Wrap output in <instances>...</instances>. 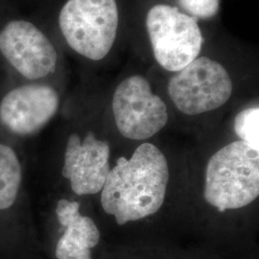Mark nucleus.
<instances>
[{
  "label": "nucleus",
  "mask_w": 259,
  "mask_h": 259,
  "mask_svg": "<svg viewBox=\"0 0 259 259\" xmlns=\"http://www.w3.org/2000/svg\"><path fill=\"white\" fill-rule=\"evenodd\" d=\"M168 181L166 157L154 144L143 143L110 171L101 190L103 209L120 226L146 218L162 206Z\"/></svg>",
  "instance_id": "1"
},
{
  "label": "nucleus",
  "mask_w": 259,
  "mask_h": 259,
  "mask_svg": "<svg viewBox=\"0 0 259 259\" xmlns=\"http://www.w3.org/2000/svg\"><path fill=\"white\" fill-rule=\"evenodd\" d=\"M179 9L192 18L211 19L220 10L221 0H177Z\"/></svg>",
  "instance_id": "13"
},
{
  "label": "nucleus",
  "mask_w": 259,
  "mask_h": 259,
  "mask_svg": "<svg viewBox=\"0 0 259 259\" xmlns=\"http://www.w3.org/2000/svg\"><path fill=\"white\" fill-rule=\"evenodd\" d=\"M167 91L177 109L187 115L215 111L228 102L233 84L224 65L206 56H199L168 81Z\"/></svg>",
  "instance_id": "7"
},
{
  "label": "nucleus",
  "mask_w": 259,
  "mask_h": 259,
  "mask_svg": "<svg viewBox=\"0 0 259 259\" xmlns=\"http://www.w3.org/2000/svg\"><path fill=\"white\" fill-rule=\"evenodd\" d=\"M118 26L116 0H67L59 14V27L67 46L91 61L109 55Z\"/></svg>",
  "instance_id": "4"
},
{
  "label": "nucleus",
  "mask_w": 259,
  "mask_h": 259,
  "mask_svg": "<svg viewBox=\"0 0 259 259\" xmlns=\"http://www.w3.org/2000/svg\"><path fill=\"white\" fill-rule=\"evenodd\" d=\"M60 93L44 82L15 84L0 96V137L23 145L58 113Z\"/></svg>",
  "instance_id": "6"
},
{
  "label": "nucleus",
  "mask_w": 259,
  "mask_h": 259,
  "mask_svg": "<svg viewBox=\"0 0 259 259\" xmlns=\"http://www.w3.org/2000/svg\"><path fill=\"white\" fill-rule=\"evenodd\" d=\"M259 195V150L238 140L208 160L204 199L219 211L251 204Z\"/></svg>",
  "instance_id": "2"
},
{
  "label": "nucleus",
  "mask_w": 259,
  "mask_h": 259,
  "mask_svg": "<svg viewBox=\"0 0 259 259\" xmlns=\"http://www.w3.org/2000/svg\"><path fill=\"white\" fill-rule=\"evenodd\" d=\"M81 203L62 197L56 201L53 217L60 236L56 242V259H93L92 250L101 238L93 218L81 211Z\"/></svg>",
  "instance_id": "11"
},
{
  "label": "nucleus",
  "mask_w": 259,
  "mask_h": 259,
  "mask_svg": "<svg viewBox=\"0 0 259 259\" xmlns=\"http://www.w3.org/2000/svg\"><path fill=\"white\" fill-rule=\"evenodd\" d=\"M32 232L23 145L0 137V253L25 250Z\"/></svg>",
  "instance_id": "3"
},
{
  "label": "nucleus",
  "mask_w": 259,
  "mask_h": 259,
  "mask_svg": "<svg viewBox=\"0 0 259 259\" xmlns=\"http://www.w3.org/2000/svg\"><path fill=\"white\" fill-rule=\"evenodd\" d=\"M234 131L242 141L259 150V108L241 111L234 119Z\"/></svg>",
  "instance_id": "12"
},
{
  "label": "nucleus",
  "mask_w": 259,
  "mask_h": 259,
  "mask_svg": "<svg viewBox=\"0 0 259 259\" xmlns=\"http://www.w3.org/2000/svg\"><path fill=\"white\" fill-rule=\"evenodd\" d=\"M111 108L119 133L133 140L152 138L168 121L166 104L141 75H132L116 87Z\"/></svg>",
  "instance_id": "8"
},
{
  "label": "nucleus",
  "mask_w": 259,
  "mask_h": 259,
  "mask_svg": "<svg viewBox=\"0 0 259 259\" xmlns=\"http://www.w3.org/2000/svg\"><path fill=\"white\" fill-rule=\"evenodd\" d=\"M110 144L93 131L70 132L62 152L60 175L78 197L100 193L110 174Z\"/></svg>",
  "instance_id": "10"
},
{
  "label": "nucleus",
  "mask_w": 259,
  "mask_h": 259,
  "mask_svg": "<svg viewBox=\"0 0 259 259\" xmlns=\"http://www.w3.org/2000/svg\"><path fill=\"white\" fill-rule=\"evenodd\" d=\"M145 25L153 56L167 71L182 70L202 52L204 36L198 20L176 6L165 3L152 6Z\"/></svg>",
  "instance_id": "5"
},
{
  "label": "nucleus",
  "mask_w": 259,
  "mask_h": 259,
  "mask_svg": "<svg viewBox=\"0 0 259 259\" xmlns=\"http://www.w3.org/2000/svg\"><path fill=\"white\" fill-rule=\"evenodd\" d=\"M0 52L26 82H41L56 72L55 47L39 28L27 20H11L0 30Z\"/></svg>",
  "instance_id": "9"
}]
</instances>
